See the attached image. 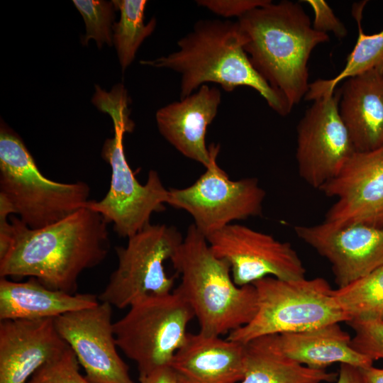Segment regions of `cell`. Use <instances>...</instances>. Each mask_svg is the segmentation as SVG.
<instances>
[{"mask_svg":"<svg viewBox=\"0 0 383 383\" xmlns=\"http://www.w3.org/2000/svg\"><path fill=\"white\" fill-rule=\"evenodd\" d=\"M278 350L299 364L325 369L332 364H348L359 367L372 365L373 360L356 351L351 337L339 323L313 329L272 335Z\"/></svg>","mask_w":383,"mask_h":383,"instance_id":"cell-20","label":"cell"},{"mask_svg":"<svg viewBox=\"0 0 383 383\" xmlns=\"http://www.w3.org/2000/svg\"><path fill=\"white\" fill-rule=\"evenodd\" d=\"M89 194L85 182L60 183L46 178L19 137L1 128L0 194L30 228L51 225L87 206Z\"/></svg>","mask_w":383,"mask_h":383,"instance_id":"cell-5","label":"cell"},{"mask_svg":"<svg viewBox=\"0 0 383 383\" xmlns=\"http://www.w3.org/2000/svg\"><path fill=\"white\" fill-rule=\"evenodd\" d=\"M309 4L314 13L313 28L319 32H332L337 38H343L347 35L344 24L334 14L332 9L323 0L304 1Z\"/></svg>","mask_w":383,"mask_h":383,"instance_id":"cell-29","label":"cell"},{"mask_svg":"<svg viewBox=\"0 0 383 383\" xmlns=\"http://www.w3.org/2000/svg\"><path fill=\"white\" fill-rule=\"evenodd\" d=\"M68 348L54 318L1 321L0 383H26L43 365Z\"/></svg>","mask_w":383,"mask_h":383,"instance_id":"cell-16","label":"cell"},{"mask_svg":"<svg viewBox=\"0 0 383 383\" xmlns=\"http://www.w3.org/2000/svg\"><path fill=\"white\" fill-rule=\"evenodd\" d=\"M257 310L250 323L227 338L246 344L266 335L299 332L347 322L329 283L322 277L280 279L267 277L255 282Z\"/></svg>","mask_w":383,"mask_h":383,"instance_id":"cell-6","label":"cell"},{"mask_svg":"<svg viewBox=\"0 0 383 383\" xmlns=\"http://www.w3.org/2000/svg\"><path fill=\"white\" fill-rule=\"evenodd\" d=\"M54 323L91 383H135L117 351L110 304L68 312Z\"/></svg>","mask_w":383,"mask_h":383,"instance_id":"cell-13","label":"cell"},{"mask_svg":"<svg viewBox=\"0 0 383 383\" xmlns=\"http://www.w3.org/2000/svg\"><path fill=\"white\" fill-rule=\"evenodd\" d=\"M112 1L121 13L118 22L113 25V41L122 70L124 71L134 60L139 46L153 32L156 20L152 18L147 24L144 23L145 0Z\"/></svg>","mask_w":383,"mask_h":383,"instance_id":"cell-25","label":"cell"},{"mask_svg":"<svg viewBox=\"0 0 383 383\" xmlns=\"http://www.w3.org/2000/svg\"><path fill=\"white\" fill-rule=\"evenodd\" d=\"M361 369L367 383H383V367L371 365Z\"/></svg>","mask_w":383,"mask_h":383,"instance_id":"cell-34","label":"cell"},{"mask_svg":"<svg viewBox=\"0 0 383 383\" xmlns=\"http://www.w3.org/2000/svg\"><path fill=\"white\" fill-rule=\"evenodd\" d=\"M170 261L181 277L174 291L191 307L200 333L229 334L253 318L257 310L255 287L233 282L228 262L214 255L193 223Z\"/></svg>","mask_w":383,"mask_h":383,"instance_id":"cell-4","label":"cell"},{"mask_svg":"<svg viewBox=\"0 0 383 383\" xmlns=\"http://www.w3.org/2000/svg\"><path fill=\"white\" fill-rule=\"evenodd\" d=\"M340 97L338 89L313 101L296 128L299 175L318 190L338 174L356 151L339 113Z\"/></svg>","mask_w":383,"mask_h":383,"instance_id":"cell-12","label":"cell"},{"mask_svg":"<svg viewBox=\"0 0 383 383\" xmlns=\"http://www.w3.org/2000/svg\"><path fill=\"white\" fill-rule=\"evenodd\" d=\"M14 213L13 209L8 200L0 194V258L7 252L12 237V224L9 216Z\"/></svg>","mask_w":383,"mask_h":383,"instance_id":"cell-31","label":"cell"},{"mask_svg":"<svg viewBox=\"0 0 383 383\" xmlns=\"http://www.w3.org/2000/svg\"><path fill=\"white\" fill-rule=\"evenodd\" d=\"M270 0H199L198 5L223 17L238 18L255 8L268 4Z\"/></svg>","mask_w":383,"mask_h":383,"instance_id":"cell-30","label":"cell"},{"mask_svg":"<svg viewBox=\"0 0 383 383\" xmlns=\"http://www.w3.org/2000/svg\"><path fill=\"white\" fill-rule=\"evenodd\" d=\"M245 357V344L189 333L170 366L183 383H239L244 377Z\"/></svg>","mask_w":383,"mask_h":383,"instance_id":"cell-18","label":"cell"},{"mask_svg":"<svg viewBox=\"0 0 383 383\" xmlns=\"http://www.w3.org/2000/svg\"><path fill=\"white\" fill-rule=\"evenodd\" d=\"M10 221L12 237L0 258L1 277H33L74 294L80 274L104 261L110 248L108 223L87 206L41 228H30L16 216Z\"/></svg>","mask_w":383,"mask_h":383,"instance_id":"cell-1","label":"cell"},{"mask_svg":"<svg viewBox=\"0 0 383 383\" xmlns=\"http://www.w3.org/2000/svg\"><path fill=\"white\" fill-rule=\"evenodd\" d=\"M301 240L326 258L338 287H344L383 265V226L323 222L296 226Z\"/></svg>","mask_w":383,"mask_h":383,"instance_id":"cell-15","label":"cell"},{"mask_svg":"<svg viewBox=\"0 0 383 383\" xmlns=\"http://www.w3.org/2000/svg\"><path fill=\"white\" fill-rule=\"evenodd\" d=\"M211 162L192 185L170 189L168 204L187 212L206 238L233 221L259 216L265 191L256 178L232 180L217 164L220 145L209 146Z\"/></svg>","mask_w":383,"mask_h":383,"instance_id":"cell-10","label":"cell"},{"mask_svg":"<svg viewBox=\"0 0 383 383\" xmlns=\"http://www.w3.org/2000/svg\"><path fill=\"white\" fill-rule=\"evenodd\" d=\"M238 23L255 69L292 108L299 104L309 88L311 52L328 35L316 30L302 6L291 1L255 8Z\"/></svg>","mask_w":383,"mask_h":383,"instance_id":"cell-2","label":"cell"},{"mask_svg":"<svg viewBox=\"0 0 383 383\" xmlns=\"http://www.w3.org/2000/svg\"><path fill=\"white\" fill-rule=\"evenodd\" d=\"M362 367L340 364L336 383H367Z\"/></svg>","mask_w":383,"mask_h":383,"instance_id":"cell-33","label":"cell"},{"mask_svg":"<svg viewBox=\"0 0 383 383\" xmlns=\"http://www.w3.org/2000/svg\"><path fill=\"white\" fill-rule=\"evenodd\" d=\"M244 377L239 383H326L337 379L338 374L298 363L277 348L272 335L245 344Z\"/></svg>","mask_w":383,"mask_h":383,"instance_id":"cell-22","label":"cell"},{"mask_svg":"<svg viewBox=\"0 0 383 383\" xmlns=\"http://www.w3.org/2000/svg\"><path fill=\"white\" fill-rule=\"evenodd\" d=\"M26 383H91L79 372V363L69 346L38 369Z\"/></svg>","mask_w":383,"mask_h":383,"instance_id":"cell-27","label":"cell"},{"mask_svg":"<svg viewBox=\"0 0 383 383\" xmlns=\"http://www.w3.org/2000/svg\"><path fill=\"white\" fill-rule=\"evenodd\" d=\"M339 113L357 152L383 146V72L374 69L345 79Z\"/></svg>","mask_w":383,"mask_h":383,"instance_id":"cell-19","label":"cell"},{"mask_svg":"<svg viewBox=\"0 0 383 383\" xmlns=\"http://www.w3.org/2000/svg\"><path fill=\"white\" fill-rule=\"evenodd\" d=\"M113 323L117 347L138 367L139 380L155 370L171 365L185 342L188 324L194 314L175 291L147 296L133 304Z\"/></svg>","mask_w":383,"mask_h":383,"instance_id":"cell-7","label":"cell"},{"mask_svg":"<svg viewBox=\"0 0 383 383\" xmlns=\"http://www.w3.org/2000/svg\"><path fill=\"white\" fill-rule=\"evenodd\" d=\"M333 293L346 323L383 320V265Z\"/></svg>","mask_w":383,"mask_h":383,"instance_id":"cell-24","label":"cell"},{"mask_svg":"<svg viewBox=\"0 0 383 383\" xmlns=\"http://www.w3.org/2000/svg\"><path fill=\"white\" fill-rule=\"evenodd\" d=\"M74 4L82 16L86 25V35L82 43L94 39L98 46L103 43L111 45L113 43V10L111 2L95 0H74Z\"/></svg>","mask_w":383,"mask_h":383,"instance_id":"cell-26","label":"cell"},{"mask_svg":"<svg viewBox=\"0 0 383 383\" xmlns=\"http://www.w3.org/2000/svg\"><path fill=\"white\" fill-rule=\"evenodd\" d=\"M92 294H68L48 288L37 279L16 282L0 279V320L55 318L97 305Z\"/></svg>","mask_w":383,"mask_h":383,"instance_id":"cell-21","label":"cell"},{"mask_svg":"<svg viewBox=\"0 0 383 383\" xmlns=\"http://www.w3.org/2000/svg\"><path fill=\"white\" fill-rule=\"evenodd\" d=\"M380 70L383 72V66L382 67V68L380 69Z\"/></svg>","mask_w":383,"mask_h":383,"instance_id":"cell-35","label":"cell"},{"mask_svg":"<svg viewBox=\"0 0 383 383\" xmlns=\"http://www.w3.org/2000/svg\"><path fill=\"white\" fill-rule=\"evenodd\" d=\"M179 50L140 64L167 68L181 76L180 99L207 82L232 91L239 86L255 89L278 114L285 116L292 107L278 91L258 73L244 50V40L237 22L201 19L192 31L177 43Z\"/></svg>","mask_w":383,"mask_h":383,"instance_id":"cell-3","label":"cell"},{"mask_svg":"<svg viewBox=\"0 0 383 383\" xmlns=\"http://www.w3.org/2000/svg\"><path fill=\"white\" fill-rule=\"evenodd\" d=\"M183 238L174 226L150 223L128 238L126 246L116 247L118 267L99 301L125 309L147 296L172 292L174 277L167 274L165 262L171 260Z\"/></svg>","mask_w":383,"mask_h":383,"instance_id":"cell-9","label":"cell"},{"mask_svg":"<svg viewBox=\"0 0 383 383\" xmlns=\"http://www.w3.org/2000/svg\"><path fill=\"white\" fill-rule=\"evenodd\" d=\"M206 240L214 255L228 262L238 286L267 277L286 280L305 277L306 269L292 245L272 235L231 223Z\"/></svg>","mask_w":383,"mask_h":383,"instance_id":"cell-11","label":"cell"},{"mask_svg":"<svg viewBox=\"0 0 383 383\" xmlns=\"http://www.w3.org/2000/svg\"><path fill=\"white\" fill-rule=\"evenodd\" d=\"M109 116L114 135L105 140L101 155L111 168L110 187L101 200H89L87 206L112 223L120 237L128 238L150 224L154 212L165 209L170 190L155 170H150L145 184L138 181L126 160L123 143V135L133 131L134 123L123 109L112 110Z\"/></svg>","mask_w":383,"mask_h":383,"instance_id":"cell-8","label":"cell"},{"mask_svg":"<svg viewBox=\"0 0 383 383\" xmlns=\"http://www.w3.org/2000/svg\"><path fill=\"white\" fill-rule=\"evenodd\" d=\"M221 101L217 87L204 84L196 92L163 106L155 116L160 134L184 157L208 167L211 152L205 136Z\"/></svg>","mask_w":383,"mask_h":383,"instance_id":"cell-17","label":"cell"},{"mask_svg":"<svg viewBox=\"0 0 383 383\" xmlns=\"http://www.w3.org/2000/svg\"><path fill=\"white\" fill-rule=\"evenodd\" d=\"M365 2L355 4L353 8V16L358 27V37L353 50L347 57L344 68L333 78L321 79L310 84L304 97L306 100L313 101L328 96L333 94L338 84L343 80L374 69H381L383 66V30L375 34L367 35L362 27L361 21Z\"/></svg>","mask_w":383,"mask_h":383,"instance_id":"cell-23","label":"cell"},{"mask_svg":"<svg viewBox=\"0 0 383 383\" xmlns=\"http://www.w3.org/2000/svg\"><path fill=\"white\" fill-rule=\"evenodd\" d=\"M139 381L140 383H183L171 366L157 369Z\"/></svg>","mask_w":383,"mask_h":383,"instance_id":"cell-32","label":"cell"},{"mask_svg":"<svg viewBox=\"0 0 383 383\" xmlns=\"http://www.w3.org/2000/svg\"><path fill=\"white\" fill-rule=\"evenodd\" d=\"M347 323L354 331L351 345L356 351L373 361L383 359V320Z\"/></svg>","mask_w":383,"mask_h":383,"instance_id":"cell-28","label":"cell"},{"mask_svg":"<svg viewBox=\"0 0 383 383\" xmlns=\"http://www.w3.org/2000/svg\"><path fill=\"white\" fill-rule=\"evenodd\" d=\"M335 202L324 222L335 226H383V146L357 152L319 189Z\"/></svg>","mask_w":383,"mask_h":383,"instance_id":"cell-14","label":"cell"}]
</instances>
